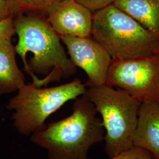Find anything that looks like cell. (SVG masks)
<instances>
[{
  "mask_svg": "<svg viewBox=\"0 0 159 159\" xmlns=\"http://www.w3.org/2000/svg\"><path fill=\"white\" fill-rule=\"evenodd\" d=\"M32 14L13 17L18 37L15 47L32 83L37 87H47L73 75L77 69L67 57L60 36L51 27L46 16Z\"/></svg>",
  "mask_w": 159,
  "mask_h": 159,
  "instance_id": "obj_1",
  "label": "cell"
},
{
  "mask_svg": "<svg viewBox=\"0 0 159 159\" xmlns=\"http://www.w3.org/2000/svg\"><path fill=\"white\" fill-rule=\"evenodd\" d=\"M85 94L74 100L71 114L30 136V141L47 151L48 159H89L90 148L104 139L102 121Z\"/></svg>",
  "mask_w": 159,
  "mask_h": 159,
  "instance_id": "obj_2",
  "label": "cell"
},
{
  "mask_svg": "<svg viewBox=\"0 0 159 159\" xmlns=\"http://www.w3.org/2000/svg\"><path fill=\"white\" fill-rule=\"evenodd\" d=\"M91 36L113 60L150 56L159 45L154 35L113 4L93 12Z\"/></svg>",
  "mask_w": 159,
  "mask_h": 159,
  "instance_id": "obj_3",
  "label": "cell"
},
{
  "mask_svg": "<svg viewBox=\"0 0 159 159\" xmlns=\"http://www.w3.org/2000/svg\"><path fill=\"white\" fill-rule=\"evenodd\" d=\"M87 87L79 79L51 87L25 84L10 99L6 108L13 110L12 124L17 131L30 136L44 129L47 119L70 100L85 94Z\"/></svg>",
  "mask_w": 159,
  "mask_h": 159,
  "instance_id": "obj_4",
  "label": "cell"
},
{
  "mask_svg": "<svg viewBox=\"0 0 159 159\" xmlns=\"http://www.w3.org/2000/svg\"><path fill=\"white\" fill-rule=\"evenodd\" d=\"M85 95L101 115L104 150L108 157L133 147L141 103L125 91L106 84L87 87Z\"/></svg>",
  "mask_w": 159,
  "mask_h": 159,
  "instance_id": "obj_5",
  "label": "cell"
},
{
  "mask_svg": "<svg viewBox=\"0 0 159 159\" xmlns=\"http://www.w3.org/2000/svg\"><path fill=\"white\" fill-rule=\"evenodd\" d=\"M106 84L140 103H159V54L130 60L112 59Z\"/></svg>",
  "mask_w": 159,
  "mask_h": 159,
  "instance_id": "obj_6",
  "label": "cell"
},
{
  "mask_svg": "<svg viewBox=\"0 0 159 159\" xmlns=\"http://www.w3.org/2000/svg\"><path fill=\"white\" fill-rule=\"evenodd\" d=\"M67 48L70 58L76 67L85 71L87 87L105 84L112 58L108 52L92 36H60Z\"/></svg>",
  "mask_w": 159,
  "mask_h": 159,
  "instance_id": "obj_7",
  "label": "cell"
},
{
  "mask_svg": "<svg viewBox=\"0 0 159 159\" xmlns=\"http://www.w3.org/2000/svg\"><path fill=\"white\" fill-rule=\"evenodd\" d=\"M93 12L75 0H61L46 11L47 20L60 36H91Z\"/></svg>",
  "mask_w": 159,
  "mask_h": 159,
  "instance_id": "obj_8",
  "label": "cell"
},
{
  "mask_svg": "<svg viewBox=\"0 0 159 159\" xmlns=\"http://www.w3.org/2000/svg\"><path fill=\"white\" fill-rule=\"evenodd\" d=\"M133 146L148 151L159 159V103H141L136 128L133 137Z\"/></svg>",
  "mask_w": 159,
  "mask_h": 159,
  "instance_id": "obj_9",
  "label": "cell"
},
{
  "mask_svg": "<svg viewBox=\"0 0 159 159\" xmlns=\"http://www.w3.org/2000/svg\"><path fill=\"white\" fill-rule=\"evenodd\" d=\"M11 39L0 40V96L18 91L25 83V76L18 67L15 46Z\"/></svg>",
  "mask_w": 159,
  "mask_h": 159,
  "instance_id": "obj_10",
  "label": "cell"
},
{
  "mask_svg": "<svg viewBox=\"0 0 159 159\" xmlns=\"http://www.w3.org/2000/svg\"><path fill=\"white\" fill-rule=\"evenodd\" d=\"M113 4L159 40V0H115Z\"/></svg>",
  "mask_w": 159,
  "mask_h": 159,
  "instance_id": "obj_11",
  "label": "cell"
},
{
  "mask_svg": "<svg viewBox=\"0 0 159 159\" xmlns=\"http://www.w3.org/2000/svg\"><path fill=\"white\" fill-rule=\"evenodd\" d=\"M13 17L21 14H46L47 10L61 0H6Z\"/></svg>",
  "mask_w": 159,
  "mask_h": 159,
  "instance_id": "obj_12",
  "label": "cell"
},
{
  "mask_svg": "<svg viewBox=\"0 0 159 159\" xmlns=\"http://www.w3.org/2000/svg\"><path fill=\"white\" fill-rule=\"evenodd\" d=\"M110 159H156L148 151L136 146L127 149Z\"/></svg>",
  "mask_w": 159,
  "mask_h": 159,
  "instance_id": "obj_13",
  "label": "cell"
},
{
  "mask_svg": "<svg viewBox=\"0 0 159 159\" xmlns=\"http://www.w3.org/2000/svg\"><path fill=\"white\" fill-rule=\"evenodd\" d=\"M13 17H8L0 21V40L11 39L16 34Z\"/></svg>",
  "mask_w": 159,
  "mask_h": 159,
  "instance_id": "obj_14",
  "label": "cell"
},
{
  "mask_svg": "<svg viewBox=\"0 0 159 159\" xmlns=\"http://www.w3.org/2000/svg\"><path fill=\"white\" fill-rule=\"evenodd\" d=\"M85 6L93 12L113 4L115 0H75Z\"/></svg>",
  "mask_w": 159,
  "mask_h": 159,
  "instance_id": "obj_15",
  "label": "cell"
},
{
  "mask_svg": "<svg viewBox=\"0 0 159 159\" xmlns=\"http://www.w3.org/2000/svg\"><path fill=\"white\" fill-rule=\"evenodd\" d=\"M13 17L6 0H0V21L8 17Z\"/></svg>",
  "mask_w": 159,
  "mask_h": 159,
  "instance_id": "obj_16",
  "label": "cell"
},
{
  "mask_svg": "<svg viewBox=\"0 0 159 159\" xmlns=\"http://www.w3.org/2000/svg\"><path fill=\"white\" fill-rule=\"evenodd\" d=\"M155 53H159V45L158 46V47H157V50H156V52Z\"/></svg>",
  "mask_w": 159,
  "mask_h": 159,
  "instance_id": "obj_17",
  "label": "cell"
}]
</instances>
